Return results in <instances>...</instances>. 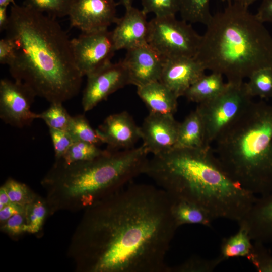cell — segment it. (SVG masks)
<instances>
[{"instance_id": "cell-3", "label": "cell", "mask_w": 272, "mask_h": 272, "mask_svg": "<svg viewBox=\"0 0 272 272\" xmlns=\"http://www.w3.org/2000/svg\"><path fill=\"white\" fill-rule=\"evenodd\" d=\"M144 174L169 196L196 203L215 219L239 223L257 198L229 176L212 147L174 148L153 155Z\"/></svg>"}, {"instance_id": "cell-2", "label": "cell", "mask_w": 272, "mask_h": 272, "mask_svg": "<svg viewBox=\"0 0 272 272\" xmlns=\"http://www.w3.org/2000/svg\"><path fill=\"white\" fill-rule=\"evenodd\" d=\"M9 18L5 36L15 46V58L9 65L14 80L50 103L75 97L83 77L76 64L71 40L56 19L16 3Z\"/></svg>"}, {"instance_id": "cell-15", "label": "cell", "mask_w": 272, "mask_h": 272, "mask_svg": "<svg viewBox=\"0 0 272 272\" xmlns=\"http://www.w3.org/2000/svg\"><path fill=\"white\" fill-rule=\"evenodd\" d=\"M97 130L103 144L112 150L129 149L141 139L140 128L126 111L109 115Z\"/></svg>"}, {"instance_id": "cell-7", "label": "cell", "mask_w": 272, "mask_h": 272, "mask_svg": "<svg viewBox=\"0 0 272 272\" xmlns=\"http://www.w3.org/2000/svg\"><path fill=\"white\" fill-rule=\"evenodd\" d=\"M245 82H227L224 90L215 98L198 104L206 147H211L218 136L236 121L252 102Z\"/></svg>"}, {"instance_id": "cell-18", "label": "cell", "mask_w": 272, "mask_h": 272, "mask_svg": "<svg viewBox=\"0 0 272 272\" xmlns=\"http://www.w3.org/2000/svg\"><path fill=\"white\" fill-rule=\"evenodd\" d=\"M239 223L246 227L253 241L272 243V192L257 197Z\"/></svg>"}, {"instance_id": "cell-25", "label": "cell", "mask_w": 272, "mask_h": 272, "mask_svg": "<svg viewBox=\"0 0 272 272\" xmlns=\"http://www.w3.org/2000/svg\"><path fill=\"white\" fill-rule=\"evenodd\" d=\"M245 84L252 97H272V67H264L255 71L249 76Z\"/></svg>"}, {"instance_id": "cell-20", "label": "cell", "mask_w": 272, "mask_h": 272, "mask_svg": "<svg viewBox=\"0 0 272 272\" xmlns=\"http://www.w3.org/2000/svg\"><path fill=\"white\" fill-rule=\"evenodd\" d=\"M169 197L171 212L178 227L185 224H199L210 227L215 220L209 211L196 203Z\"/></svg>"}, {"instance_id": "cell-42", "label": "cell", "mask_w": 272, "mask_h": 272, "mask_svg": "<svg viewBox=\"0 0 272 272\" xmlns=\"http://www.w3.org/2000/svg\"><path fill=\"white\" fill-rule=\"evenodd\" d=\"M223 2H226L227 3L232 2L235 3H237L245 6L246 7H249V6L256 2L257 0H222Z\"/></svg>"}, {"instance_id": "cell-35", "label": "cell", "mask_w": 272, "mask_h": 272, "mask_svg": "<svg viewBox=\"0 0 272 272\" xmlns=\"http://www.w3.org/2000/svg\"><path fill=\"white\" fill-rule=\"evenodd\" d=\"M49 129L54 151L55 160L60 159L75 141L67 131L53 128Z\"/></svg>"}, {"instance_id": "cell-28", "label": "cell", "mask_w": 272, "mask_h": 272, "mask_svg": "<svg viewBox=\"0 0 272 272\" xmlns=\"http://www.w3.org/2000/svg\"><path fill=\"white\" fill-rule=\"evenodd\" d=\"M104 151L97 145L83 141H75L64 156L58 160L65 164L92 160Z\"/></svg>"}, {"instance_id": "cell-22", "label": "cell", "mask_w": 272, "mask_h": 272, "mask_svg": "<svg viewBox=\"0 0 272 272\" xmlns=\"http://www.w3.org/2000/svg\"><path fill=\"white\" fill-rule=\"evenodd\" d=\"M226 85L222 75L212 72L199 78L188 89L184 96L188 100L199 104L218 96Z\"/></svg>"}, {"instance_id": "cell-1", "label": "cell", "mask_w": 272, "mask_h": 272, "mask_svg": "<svg viewBox=\"0 0 272 272\" xmlns=\"http://www.w3.org/2000/svg\"><path fill=\"white\" fill-rule=\"evenodd\" d=\"M178 228L163 190L130 184L84 210L67 255L79 272H168Z\"/></svg>"}, {"instance_id": "cell-38", "label": "cell", "mask_w": 272, "mask_h": 272, "mask_svg": "<svg viewBox=\"0 0 272 272\" xmlns=\"http://www.w3.org/2000/svg\"><path fill=\"white\" fill-rule=\"evenodd\" d=\"M262 23H272V0H262V2L255 14Z\"/></svg>"}, {"instance_id": "cell-37", "label": "cell", "mask_w": 272, "mask_h": 272, "mask_svg": "<svg viewBox=\"0 0 272 272\" xmlns=\"http://www.w3.org/2000/svg\"><path fill=\"white\" fill-rule=\"evenodd\" d=\"M15 46L13 41L5 36L0 40V63L8 66L15 57Z\"/></svg>"}, {"instance_id": "cell-9", "label": "cell", "mask_w": 272, "mask_h": 272, "mask_svg": "<svg viewBox=\"0 0 272 272\" xmlns=\"http://www.w3.org/2000/svg\"><path fill=\"white\" fill-rule=\"evenodd\" d=\"M76 66L83 77L111 62L116 50L112 31L82 32L71 39Z\"/></svg>"}, {"instance_id": "cell-12", "label": "cell", "mask_w": 272, "mask_h": 272, "mask_svg": "<svg viewBox=\"0 0 272 272\" xmlns=\"http://www.w3.org/2000/svg\"><path fill=\"white\" fill-rule=\"evenodd\" d=\"M114 0H74L69 13L71 27L88 33L108 29L116 23V7Z\"/></svg>"}, {"instance_id": "cell-4", "label": "cell", "mask_w": 272, "mask_h": 272, "mask_svg": "<svg viewBox=\"0 0 272 272\" xmlns=\"http://www.w3.org/2000/svg\"><path fill=\"white\" fill-rule=\"evenodd\" d=\"M149 153L141 145L121 150H104L89 161L65 164L55 160L41 180L49 215L78 212L123 188L144 173Z\"/></svg>"}, {"instance_id": "cell-32", "label": "cell", "mask_w": 272, "mask_h": 272, "mask_svg": "<svg viewBox=\"0 0 272 272\" xmlns=\"http://www.w3.org/2000/svg\"><path fill=\"white\" fill-rule=\"evenodd\" d=\"M222 262L218 256L212 259L192 256L177 265L169 266L168 272H211Z\"/></svg>"}, {"instance_id": "cell-40", "label": "cell", "mask_w": 272, "mask_h": 272, "mask_svg": "<svg viewBox=\"0 0 272 272\" xmlns=\"http://www.w3.org/2000/svg\"><path fill=\"white\" fill-rule=\"evenodd\" d=\"M7 7H0V31H5L7 28L9 18L7 13Z\"/></svg>"}, {"instance_id": "cell-10", "label": "cell", "mask_w": 272, "mask_h": 272, "mask_svg": "<svg viewBox=\"0 0 272 272\" xmlns=\"http://www.w3.org/2000/svg\"><path fill=\"white\" fill-rule=\"evenodd\" d=\"M36 97L27 85L14 80L0 81V118L6 124L22 128L30 126L39 113L31 110Z\"/></svg>"}, {"instance_id": "cell-11", "label": "cell", "mask_w": 272, "mask_h": 272, "mask_svg": "<svg viewBox=\"0 0 272 272\" xmlns=\"http://www.w3.org/2000/svg\"><path fill=\"white\" fill-rule=\"evenodd\" d=\"M83 91L82 105L88 112L118 90L130 84L128 72L122 61L111 62L89 74Z\"/></svg>"}, {"instance_id": "cell-27", "label": "cell", "mask_w": 272, "mask_h": 272, "mask_svg": "<svg viewBox=\"0 0 272 272\" xmlns=\"http://www.w3.org/2000/svg\"><path fill=\"white\" fill-rule=\"evenodd\" d=\"M67 131L75 141H83L96 145L103 144L97 129H94L84 115L72 116Z\"/></svg>"}, {"instance_id": "cell-5", "label": "cell", "mask_w": 272, "mask_h": 272, "mask_svg": "<svg viewBox=\"0 0 272 272\" xmlns=\"http://www.w3.org/2000/svg\"><path fill=\"white\" fill-rule=\"evenodd\" d=\"M206 26L194 57L206 70L239 82L260 69L272 67V36L248 7L227 3Z\"/></svg>"}, {"instance_id": "cell-41", "label": "cell", "mask_w": 272, "mask_h": 272, "mask_svg": "<svg viewBox=\"0 0 272 272\" xmlns=\"http://www.w3.org/2000/svg\"><path fill=\"white\" fill-rule=\"evenodd\" d=\"M10 202H11L6 191L2 186L0 188V209Z\"/></svg>"}, {"instance_id": "cell-26", "label": "cell", "mask_w": 272, "mask_h": 272, "mask_svg": "<svg viewBox=\"0 0 272 272\" xmlns=\"http://www.w3.org/2000/svg\"><path fill=\"white\" fill-rule=\"evenodd\" d=\"M26 233L36 234L42 229L49 211L45 198L39 196L25 206Z\"/></svg>"}, {"instance_id": "cell-30", "label": "cell", "mask_w": 272, "mask_h": 272, "mask_svg": "<svg viewBox=\"0 0 272 272\" xmlns=\"http://www.w3.org/2000/svg\"><path fill=\"white\" fill-rule=\"evenodd\" d=\"M72 116L62 105V103H50L49 107L39 113L49 128L67 131Z\"/></svg>"}, {"instance_id": "cell-36", "label": "cell", "mask_w": 272, "mask_h": 272, "mask_svg": "<svg viewBox=\"0 0 272 272\" xmlns=\"http://www.w3.org/2000/svg\"><path fill=\"white\" fill-rule=\"evenodd\" d=\"M26 227L25 212L15 214L1 224V231L13 238L26 233Z\"/></svg>"}, {"instance_id": "cell-44", "label": "cell", "mask_w": 272, "mask_h": 272, "mask_svg": "<svg viewBox=\"0 0 272 272\" xmlns=\"http://www.w3.org/2000/svg\"><path fill=\"white\" fill-rule=\"evenodd\" d=\"M120 3H122L125 8L132 5V0H121Z\"/></svg>"}, {"instance_id": "cell-8", "label": "cell", "mask_w": 272, "mask_h": 272, "mask_svg": "<svg viewBox=\"0 0 272 272\" xmlns=\"http://www.w3.org/2000/svg\"><path fill=\"white\" fill-rule=\"evenodd\" d=\"M202 36L190 24L175 16L155 17L149 21L147 43L165 60L177 57H194Z\"/></svg>"}, {"instance_id": "cell-13", "label": "cell", "mask_w": 272, "mask_h": 272, "mask_svg": "<svg viewBox=\"0 0 272 272\" xmlns=\"http://www.w3.org/2000/svg\"><path fill=\"white\" fill-rule=\"evenodd\" d=\"M179 125L173 115L149 113L140 127L142 145L153 155L172 150L176 143Z\"/></svg>"}, {"instance_id": "cell-23", "label": "cell", "mask_w": 272, "mask_h": 272, "mask_svg": "<svg viewBox=\"0 0 272 272\" xmlns=\"http://www.w3.org/2000/svg\"><path fill=\"white\" fill-rule=\"evenodd\" d=\"M238 224V230L222 240L218 256L223 261L233 258H246L252 249L253 240L247 228L242 223Z\"/></svg>"}, {"instance_id": "cell-14", "label": "cell", "mask_w": 272, "mask_h": 272, "mask_svg": "<svg viewBox=\"0 0 272 272\" xmlns=\"http://www.w3.org/2000/svg\"><path fill=\"white\" fill-rule=\"evenodd\" d=\"M164 59L148 43L127 50L122 60L130 84L137 87L159 81Z\"/></svg>"}, {"instance_id": "cell-17", "label": "cell", "mask_w": 272, "mask_h": 272, "mask_svg": "<svg viewBox=\"0 0 272 272\" xmlns=\"http://www.w3.org/2000/svg\"><path fill=\"white\" fill-rule=\"evenodd\" d=\"M125 9L124 15L118 18L112 31L116 50H128L147 43L149 22L146 14L132 5Z\"/></svg>"}, {"instance_id": "cell-33", "label": "cell", "mask_w": 272, "mask_h": 272, "mask_svg": "<svg viewBox=\"0 0 272 272\" xmlns=\"http://www.w3.org/2000/svg\"><path fill=\"white\" fill-rule=\"evenodd\" d=\"M265 244L254 241L252 249L246 258L257 271L272 272V254Z\"/></svg>"}, {"instance_id": "cell-19", "label": "cell", "mask_w": 272, "mask_h": 272, "mask_svg": "<svg viewBox=\"0 0 272 272\" xmlns=\"http://www.w3.org/2000/svg\"><path fill=\"white\" fill-rule=\"evenodd\" d=\"M137 94L149 113L174 115L177 111L178 97L160 81L138 87Z\"/></svg>"}, {"instance_id": "cell-31", "label": "cell", "mask_w": 272, "mask_h": 272, "mask_svg": "<svg viewBox=\"0 0 272 272\" xmlns=\"http://www.w3.org/2000/svg\"><path fill=\"white\" fill-rule=\"evenodd\" d=\"M11 202L23 207L32 203L38 197L26 184L11 178L2 185Z\"/></svg>"}, {"instance_id": "cell-34", "label": "cell", "mask_w": 272, "mask_h": 272, "mask_svg": "<svg viewBox=\"0 0 272 272\" xmlns=\"http://www.w3.org/2000/svg\"><path fill=\"white\" fill-rule=\"evenodd\" d=\"M142 11L147 15L152 12L156 17L175 16L179 12V0H142Z\"/></svg>"}, {"instance_id": "cell-16", "label": "cell", "mask_w": 272, "mask_h": 272, "mask_svg": "<svg viewBox=\"0 0 272 272\" xmlns=\"http://www.w3.org/2000/svg\"><path fill=\"white\" fill-rule=\"evenodd\" d=\"M206 70L194 57H177L166 59L160 81L178 98L184 96L188 89Z\"/></svg>"}, {"instance_id": "cell-6", "label": "cell", "mask_w": 272, "mask_h": 272, "mask_svg": "<svg viewBox=\"0 0 272 272\" xmlns=\"http://www.w3.org/2000/svg\"><path fill=\"white\" fill-rule=\"evenodd\" d=\"M213 152L229 176L259 196L272 192V105L252 102L214 143Z\"/></svg>"}, {"instance_id": "cell-43", "label": "cell", "mask_w": 272, "mask_h": 272, "mask_svg": "<svg viewBox=\"0 0 272 272\" xmlns=\"http://www.w3.org/2000/svg\"><path fill=\"white\" fill-rule=\"evenodd\" d=\"M11 3H12V4H15L14 0H0V7H8Z\"/></svg>"}, {"instance_id": "cell-39", "label": "cell", "mask_w": 272, "mask_h": 272, "mask_svg": "<svg viewBox=\"0 0 272 272\" xmlns=\"http://www.w3.org/2000/svg\"><path fill=\"white\" fill-rule=\"evenodd\" d=\"M25 207L10 202L0 209V223H4L10 217L25 212Z\"/></svg>"}, {"instance_id": "cell-29", "label": "cell", "mask_w": 272, "mask_h": 272, "mask_svg": "<svg viewBox=\"0 0 272 272\" xmlns=\"http://www.w3.org/2000/svg\"><path fill=\"white\" fill-rule=\"evenodd\" d=\"M74 0H25L24 5L53 18L69 16Z\"/></svg>"}, {"instance_id": "cell-21", "label": "cell", "mask_w": 272, "mask_h": 272, "mask_svg": "<svg viewBox=\"0 0 272 272\" xmlns=\"http://www.w3.org/2000/svg\"><path fill=\"white\" fill-rule=\"evenodd\" d=\"M204 136L202 119L196 109L187 115L182 122L179 123L177 141L174 148L209 147L205 146Z\"/></svg>"}, {"instance_id": "cell-24", "label": "cell", "mask_w": 272, "mask_h": 272, "mask_svg": "<svg viewBox=\"0 0 272 272\" xmlns=\"http://www.w3.org/2000/svg\"><path fill=\"white\" fill-rule=\"evenodd\" d=\"M182 20L190 23H200L207 25L212 15L210 10V0H179Z\"/></svg>"}]
</instances>
